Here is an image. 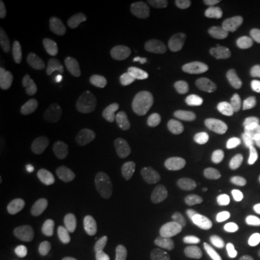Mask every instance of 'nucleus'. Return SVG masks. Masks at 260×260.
Instances as JSON below:
<instances>
[{"label":"nucleus","mask_w":260,"mask_h":260,"mask_svg":"<svg viewBox=\"0 0 260 260\" xmlns=\"http://www.w3.org/2000/svg\"><path fill=\"white\" fill-rule=\"evenodd\" d=\"M256 171L255 160L248 152H234L224 160L220 169V182L226 190L240 193L251 182Z\"/></svg>","instance_id":"nucleus-1"},{"label":"nucleus","mask_w":260,"mask_h":260,"mask_svg":"<svg viewBox=\"0 0 260 260\" xmlns=\"http://www.w3.org/2000/svg\"><path fill=\"white\" fill-rule=\"evenodd\" d=\"M161 175L160 162L151 152H142L126 170V181L132 187L148 189L158 183Z\"/></svg>","instance_id":"nucleus-2"},{"label":"nucleus","mask_w":260,"mask_h":260,"mask_svg":"<svg viewBox=\"0 0 260 260\" xmlns=\"http://www.w3.org/2000/svg\"><path fill=\"white\" fill-rule=\"evenodd\" d=\"M104 190V182L95 172H87L75 184L73 197L77 203L83 205L95 204L100 199Z\"/></svg>","instance_id":"nucleus-3"},{"label":"nucleus","mask_w":260,"mask_h":260,"mask_svg":"<svg viewBox=\"0 0 260 260\" xmlns=\"http://www.w3.org/2000/svg\"><path fill=\"white\" fill-rule=\"evenodd\" d=\"M218 21L230 30L242 31L249 27V14L240 3H229L218 9Z\"/></svg>","instance_id":"nucleus-4"},{"label":"nucleus","mask_w":260,"mask_h":260,"mask_svg":"<svg viewBox=\"0 0 260 260\" xmlns=\"http://www.w3.org/2000/svg\"><path fill=\"white\" fill-rule=\"evenodd\" d=\"M159 230V222L149 214H138L130 220L125 234L130 242L141 243Z\"/></svg>","instance_id":"nucleus-5"},{"label":"nucleus","mask_w":260,"mask_h":260,"mask_svg":"<svg viewBox=\"0 0 260 260\" xmlns=\"http://www.w3.org/2000/svg\"><path fill=\"white\" fill-rule=\"evenodd\" d=\"M218 90V82L210 76L198 75L184 83V93L191 100L204 102L210 99Z\"/></svg>","instance_id":"nucleus-6"},{"label":"nucleus","mask_w":260,"mask_h":260,"mask_svg":"<svg viewBox=\"0 0 260 260\" xmlns=\"http://www.w3.org/2000/svg\"><path fill=\"white\" fill-rule=\"evenodd\" d=\"M82 241V233L75 226H68L56 234L52 241V249L60 258H68Z\"/></svg>","instance_id":"nucleus-7"},{"label":"nucleus","mask_w":260,"mask_h":260,"mask_svg":"<svg viewBox=\"0 0 260 260\" xmlns=\"http://www.w3.org/2000/svg\"><path fill=\"white\" fill-rule=\"evenodd\" d=\"M83 48L89 56L96 59H106L110 56V45L102 31L86 28L82 32Z\"/></svg>","instance_id":"nucleus-8"},{"label":"nucleus","mask_w":260,"mask_h":260,"mask_svg":"<svg viewBox=\"0 0 260 260\" xmlns=\"http://www.w3.org/2000/svg\"><path fill=\"white\" fill-rule=\"evenodd\" d=\"M190 243L198 260H214L218 255V247L213 237L204 230H195L191 233Z\"/></svg>","instance_id":"nucleus-9"},{"label":"nucleus","mask_w":260,"mask_h":260,"mask_svg":"<svg viewBox=\"0 0 260 260\" xmlns=\"http://www.w3.org/2000/svg\"><path fill=\"white\" fill-rule=\"evenodd\" d=\"M22 136V125L8 113H0V146L3 149H12L18 145Z\"/></svg>","instance_id":"nucleus-10"},{"label":"nucleus","mask_w":260,"mask_h":260,"mask_svg":"<svg viewBox=\"0 0 260 260\" xmlns=\"http://www.w3.org/2000/svg\"><path fill=\"white\" fill-rule=\"evenodd\" d=\"M107 106H109V110L113 118L122 126L130 129L135 125V118L132 105L124 96L117 95V94L111 95L107 100Z\"/></svg>","instance_id":"nucleus-11"},{"label":"nucleus","mask_w":260,"mask_h":260,"mask_svg":"<svg viewBox=\"0 0 260 260\" xmlns=\"http://www.w3.org/2000/svg\"><path fill=\"white\" fill-rule=\"evenodd\" d=\"M38 144L42 147V153L47 159H57L61 154L60 140L48 124H42L38 130Z\"/></svg>","instance_id":"nucleus-12"},{"label":"nucleus","mask_w":260,"mask_h":260,"mask_svg":"<svg viewBox=\"0 0 260 260\" xmlns=\"http://www.w3.org/2000/svg\"><path fill=\"white\" fill-rule=\"evenodd\" d=\"M45 103L52 112L61 117H70L75 113L74 103L63 92L57 88H48L45 95Z\"/></svg>","instance_id":"nucleus-13"},{"label":"nucleus","mask_w":260,"mask_h":260,"mask_svg":"<svg viewBox=\"0 0 260 260\" xmlns=\"http://www.w3.org/2000/svg\"><path fill=\"white\" fill-rule=\"evenodd\" d=\"M199 180V175L195 171H188L184 175H182L172 183L171 186V195L181 204H189V201L193 199V191L191 187L197 183Z\"/></svg>","instance_id":"nucleus-14"},{"label":"nucleus","mask_w":260,"mask_h":260,"mask_svg":"<svg viewBox=\"0 0 260 260\" xmlns=\"http://www.w3.org/2000/svg\"><path fill=\"white\" fill-rule=\"evenodd\" d=\"M90 118H96L98 121L105 122L107 118L106 111L95 98H83L80 102L77 122L80 125H84Z\"/></svg>","instance_id":"nucleus-15"},{"label":"nucleus","mask_w":260,"mask_h":260,"mask_svg":"<svg viewBox=\"0 0 260 260\" xmlns=\"http://www.w3.org/2000/svg\"><path fill=\"white\" fill-rule=\"evenodd\" d=\"M193 201L199 213L207 218L213 217L218 210L212 191L207 186H200L193 191Z\"/></svg>","instance_id":"nucleus-16"},{"label":"nucleus","mask_w":260,"mask_h":260,"mask_svg":"<svg viewBox=\"0 0 260 260\" xmlns=\"http://www.w3.org/2000/svg\"><path fill=\"white\" fill-rule=\"evenodd\" d=\"M144 34L145 28L142 27V24L140 23V22L132 21L123 24L122 27L117 29V30L113 32L112 40L113 44H115L117 47L124 48L126 46H129L135 38L142 37Z\"/></svg>","instance_id":"nucleus-17"},{"label":"nucleus","mask_w":260,"mask_h":260,"mask_svg":"<svg viewBox=\"0 0 260 260\" xmlns=\"http://www.w3.org/2000/svg\"><path fill=\"white\" fill-rule=\"evenodd\" d=\"M64 177V171L57 164L50 165L35 178L34 187L39 191H48L56 188Z\"/></svg>","instance_id":"nucleus-18"},{"label":"nucleus","mask_w":260,"mask_h":260,"mask_svg":"<svg viewBox=\"0 0 260 260\" xmlns=\"http://www.w3.org/2000/svg\"><path fill=\"white\" fill-rule=\"evenodd\" d=\"M74 80L77 87L84 93H93L96 89L98 82L95 73L83 64H74L71 67Z\"/></svg>","instance_id":"nucleus-19"},{"label":"nucleus","mask_w":260,"mask_h":260,"mask_svg":"<svg viewBox=\"0 0 260 260\" xmlns=\"http://www.w3.org/2000/svg\"><path fill=\"white\" fill-rule=\"evenodd\" d=\"M88 252L93 260H112L113 242L104 235H95L89 240Z\"/></svg>","instance_id":"nucleus-20"},{"label":"nucleus","mask_w":260,"mask_h":260,"mask_svg":"<svg viewBox=\"0 0 260 260\" xmlns=\"http://www.w3.org/2000/svg\"><path fill=\"white\" fill-rule=\"evenodd\" d=\"M0 74L9 88H14L17 83V71L14 60L4 46H0Z\"/></svg>","instance_id":"nucleus-21"},{"label":"nucleus","mask_w":260,"mask_h":260,"mask_svg":"<svg viewBox=\"0 0 260 260\" xmlns=\"http://www.w3.org/2000/svg\"><path fill=\"white\" fill-rule=\"evenodd\" d=\"M21 93L24 103L28 106H34L37 103V80L31 69L24 68L21 74Z\"/></svg>","instance_id":"nucleus-22"},{"label":"nucleus","mask_w":260,"mask_h":260,"mask_svg":"<svg viewBox=\"0 0 260 260\" xmlns=\"http://www.w3.org/2000/svg\"><path fill=\"white\" fill-rule=\"evenodd\" d=\"M149 136L154 142L161 146H167V147H172L178 141V133L175 128L165 124L152 126L149 130Z\"/></svg>","instance_id":"nucleus-23"},{"label":"nucleus","mask_w":260,"mask_h":260,"mask_svg":"<svg viewBox=\"0 0 260 260\" xmlns=\"http://www.w3.org/2000/svg\"><path fill=\"white\" fill-rule=\"evenodd\" d=\"M213 121L218 123L225 133H242L247 129L246 121L225 111H217L213 115Z\"/></svg>","instance_id":"nucleus-24"},{"label":"nucleus","mask_w":260,"mask_h":260,"mask_svg":"<svg viewBox=\"0 0 260 260\" xmlns=\"http://www.w3.org/2000/svg\"><path fill=\"white\" fill-rule=\"evenodd\" d=\"M224 134H225V130L218 123L214 122L213 119L212 121L206 122L200 128V138L206 144L217 141V140H219L222 136H224Z\"/></svg>","instance_id":"nucleus-25"},{"label":"nucleus","mask_w":260,"mask_h":260,"mask_svg":"<svg viewBox=\"0 0 260 260\" xmlns=\"http://www.w3.org/2000/svg\"><path fill=\"white\" fill-rule=\"evenodd\" d=\"M241 81L245 86L260 89V65H252L243 70Z\"/></svg>","instance_id":"nucleus-26"},{"label":"nucleus","mask_w":260,"mask_h":260,"mask_svg":"<svg viewBox=\"0 0 260 260\" xmlns=\"http://www.w3.org/2000/svg\"><path fill=\"white\" fill-rule=\"evenodd\" d=\"M246 209L251 212H259L260 211V188L253 189L251 193L247 195L246 201Z\"/></svg>","instance_id":"nucleus-27"},{"label":"nucleus","mask_w":260,"mask_h":260,"mask_svg":"<svg viewBox=\"0 0 260 260\" xmlns=\"http://www.w3.org/2000/svg\"><path fill=\"white\" fill-rule=\"evenodd\" d=\"M11 25V17H10L9 8L5 2L0 3V30H8Z\"/></svg>","instance_id":"nucleus-28"},{"label":"nucleus","mask_w":260,"mask_h":260,"mask_svg":"<svg viewBox=\"0 0 260 260\" xmlns=\"http://www.w3.org/2000/svg\"><path fill=\"white\" fill-rule=\"evenodd\" d=\"M104 130H105V129H104V126L102 124H96V125L93 126L92 134H93L94 138H100V136L104 134Z\"/></svg>","instance_id":"nucleus-29"},{"label":"nucleus","mask_w":260,"mask_h":260,"mask_svg":"<svg viewBox=\"0 0 260 260\" xmlns=\"http://www.w3.org/2000/svg\"><path fill=\"white\" fill-rule=\"evenodd\" d=\"M247 5H248L253 11L260 14V0H248V2H247Z\"/></svg>","instance_id":"nucleus-30"},{"label":"nucleus","mask_w":260,"mask_h":260,"mask_svg":"<svg viewBox=\"0 0 260 260\" xmlns=\"http://www.w3.org/2000/svg\"><path fill=\"white\" fill-rule=\"evenodd\" d=\"M232 103L234 104V106H241V105H243V104H245V98L234 95Z\"/></svg>","instance_id":"nucleus-31"}]
</instances>
